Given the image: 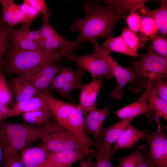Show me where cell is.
Returning a JSON list of instances; mask_svg holds the SVG:
<instances>
[{"label": "cell", "instance_id": "cell-17", "mask_svg": "<svg viewBox=\"0 0 167 167\" xmlns=\"http://www.w3.org/2000/svg\"><path fill=\"white\" fill-rule=\"evenodd\" d=\"M148 131V129L139 130L130 124L111 148V154L113 155L119 149H132L136 143Z\"/></svg>", "mask_w": 167, "mask_h": 167}, {"label": "cell", "instance_id": "cell-36", "mask_svg": "<svg viewBox=\"0 0 167 167\" xmlns=\"http://www.w3.org/2000/svg\"><path fill=\"white\" fill-rule=\"evenodd\" d=\"M112 155L110 151L97 149L95 154L96 161L94 163V167H120L119 165L117 166L113 165L111 161Z\"/></svg>", "mask_w": 167, "mask_h": 167}, {"label": "cell", "instance_id": "cell-49", "mask_svg": "<svg viewBox=\"0 0 167 167\" xmlns=\"http://www.w3.org/2000/svg\"><path fill=\"white\" fill-rule=\"evenodd\" d=\"M3 143L0 139V167H1L2 158L3 156Z\"/></svg>", "mask_w": 167, "mask_h": 167}, {"label": "cell", "instance_id": "cell-24", "mask_svg": "<svg viewBox=\"0 0 167 167\" xmlns=\"http://www.w3.org/2000/svg\"><path fill=\"white\" fill-rule=\"evenodd\" d=\"M85 73V70L82 69L74 71L70 68L63 67L56 75L51 84L52 87L59 93L64 85L78 78H83Z\"/></svg>", "mask_w": 167, "mask_h": 167}, {"label": "cell", "instance_id": "cell-10", "mask_svg": "<svg viewBox=\"0 0 167 167\" xmlns=\"http://www.w3.org/2000/svg\"><path fill=\"white\" fill-rule=\"evenodd\" d=\"M11 37L13 48L26 50L41 49V38L38 30H31L24 26L17 29L12 28Z\"/></svg>", "mask_w": 167, "mask_h": 167}, {"label": "cell", "instance_id": "cell-8", "mask_svg": "<svg viewBox=\"0 0 167 167\" xmlns=\"http://www.w3.org/2000/svg\"><path fill=\"white\" fill-rule=\"evenodd\" d=\"M42 127L28 123H14L1 120H0V139L4 144L12 140L35 135L41 134Z\"/></svg>", "mask_w": 167, "mask_h": 167}, {"label": "cell", "instance_id": "cell-22", "mask_svg": "<svg viewBox=\"0 0 167 167\" xmlns=\"http://www.w3.org/2000/svg\"><path fill=\"white\" fill-rule=\"evenodd\" d=\"M10 81L15 104L38 95L32 86L20 75Z\"/></svg>", "mask_w": 167, "mask_h": 167}, {"label": "cell", "instance_id": "cell-20", "mask_svg": "<svg viewBox=\"0 0 167 167\" xmlns=\"http://www.w3.org/2000/svg\"><path fill=\"white\" fill-rule=\"evenodd\" d=\"M48 151L42 145L25 148L20 153L24 167H43Z\"/></svg>", "mask_w": 167, "mask_h": 167}, {"label": "cell", "instance_id": "cell-30", "mask_svg": "<svg viewBox=\"0 0 167 167\" xmlns=\"http://www.w3.org/2000/svg\"><path fill=\"white\" fill-rule=\"evenodd\" d=\"M146 0H105V4L115 5L127 12L141 10L145 6Z\"/></svg>", "mask_w": 167, "mask_h": 167}, {"label": "cell", "instance_id": "cell-7", "mask_svg": "<svg viewBox=\"0 0 167 167\" xmlns=\"http://www.w3.org/2000/svg\"><path fill=\"white\" fill-rule=\"evenodd\" d=\"M154 131L146 133L141 138L148 145V155L154 167H167V137L163 132L160 122H156Z\"/></svg>", "mask_w": 167, "mask_h": 167}, {"label": "cell", "instance_id": "cell-41", "mask_svg": "<svg viewBox=\"0 0 167 167\" xmlns=\"http://www.w3.org/2000/svg\"><path fill=\"white\" fill-rule=\"evenodd\" d=\"M20 6L21 10L26 19L27 22L24 26L29 28L33 21L38 17L39 13L28 4L24 2Z\"/></svg>", "mask_w": 167, "mask_h": 167}, {"label": "cell", "instance_id": "cell-3", "mask_svg": "<svg viewBox=\"0 0 167 167\" xmlns=\"http://www.w3.org/2000/svg\"><path fill=\"white\" fill-rule=\"evenodd\" d=\"M41 139V145L49 152L78 150L88 155L93 152L68 131L49 120L42 127Z\"/></svg>", "mask_w": 167, "mask_h": 167}, {"label": "cell", "instance_id": "cell-51", "mask_svg": "<svg viewBox=\"0 0 167 167\" xmlns=\"http://www.w3.org/2000/svg\"></svg>", "mask_w": 167, "mask_h": 167}, {"label": "cell", "instance_id": "cell-40", "mask_svg": "<svg viewBox=\"0 0 167 167\" xmlns=\"http://www.w3.org/2000/svg\"><path fill=\"white\" fill-rule=\"evenodd\" d=\"M60 67V64L55 62L36 71L40 75L46 78L52 84L59 70Z\"/></svg>", "mask_w": 167, "mask_h": 167}, {"label": "cell", "instance_id": "cell-13", "mask_svg": "<svg viewBox=\"0 0 167 167\" xmlns=\"http://www.w3.org/2000/svg\"><path fill=\"white\" fill-rule=\"evenodd\" d=\"M102 83L100 79H93L80 87L79 105L82 111L88 113L97 108L96 99Z\"/></svg>", "mask_w": 167, "mask_h": 167}, {"label": "cell", "instance_id": "cell-35", "mask_svg": "<svg viewBox=\"0 0 167 167\" xmlns=\"http://www.w3.org/2000/svg\"><path fill=\"white\" fill-rule=\"evenodd\" d=\"M151 47L160 56L167 59V39L162 36L154 35L150 37Z\"/></svg>", "mask_w": 167, "mask_h": 167}, {"label": "cell", "instance_id": "cell-5", "mask_svg": "<svg viewBox=\"0 0 167 167\" xmlns=\"http://www.w3.org/2000/svg\"><path fill=\"white\" fill-rule=\"evenodd\" d=\"M93 45L94 51L98 53L108 64L113 76L116 79L117 85L111 93L113 99L120 100L122 96L124 87L128 83L132 82L140 78L131 71L122 67L103 47L97 43L96 40L90 41Z\"/></svg>", "mask_w": 167, "mask_h": 167}, {"label": "cell", "instance_id": "cell-32", "mask_svg": "<svg viewBox=\"0 0 167 167\" xmlns=\"http://www.w3.org/2000/svg\"><path fill=\"white\" fill-rule=\"evenodd\" d=\"M12 27L1 22L0 24V62H2L9 40L11 37Z\"/></svg>", "mask_w": 167, "mask_h": 167}, {"label": "cell", "instance_id": "cell-26", "mask_svg": "<svg viewBox=\"0 0 167 167\" xmlns=\"http://www.w3.org/2000/svg\"><path fill=\"white\" fill-rule=\"evenodd\" d=\"M103 48L109 53L111 51H114L132 56H142L131 49L120 36L107 39L103 43Z\"/></svg>", "mask_w": 167, "mask_h": 167}, {"label": "cell", "instance_id": "cell-46", "mask_svg": "<svg viewBox=\"0 0 167 167\" xmlns=\"http://www.w3.org/2000/svg\"><path fill=\"white\" fill-rule=\"evenodd\" d=\"M9 109L0 104V120L8 118Z\"/></svg>", "mask_w": 167, "mask_h": 167}, {"label": "cell", "instance_id": "cell-6", "mask_svg": "<svg viewBox=\"0 0 167 167\" xmlns=\"http://www.w3.org/2000/svg\"><path fill=\"white\" fill-rule=\"evenodd\" d=\"M65 58L75 62L79 68L87 71L93 79L101 80L104 77L109 79L113 77L108 64L96 52L94 51L90 54L79 56L71 51Z\"/></svg>", "mask_w": 167, "mask_h": 167}, {"label": "cell", "instance_id": "cell-25", "mask_svg": "<svg viewBox=\"0 0 167 167\" xmlns=\"http://www.w3.org/2000/svg\"><path fill=\"white\" fill-rule=\"evenodd\" d=\"M79 46L76 44L75 41H68L64 38H50L41 40L40 42L41 49L48 53L59 50L78 48Z\"/></svg>", "mask_w": 167, "mask_h": 167}, {"label": "cell", "instance_id": "cell-29", "mask_svg": "<svg viewBox=\"0 0 167 167\" xmlns=\"http://www.w3.org/2000/svg\"><path fill=\"white\" fill-rule=\"evenodd\" d=\"M19 75L32 86L38 94L44 92L51 84L46 78L40 75L37 71Z\"/></svg>", "mask_w": 167, "mask_h": 167}, {"label": "cell", "instance_id": "cell-2", "mask_svg": "<svg viewBox=\"0 0 167 167\" xmlns=\"http://www.w3.org/2000/svg\"><path fill=\"white\" fill-rule=\"evenodd\" d=\"M73 48L47 53L41 49L20 50L12 48L6 50L2 70L4 76L13 74H28L35 72L65 58Z\"/></svg>", "mask_w": 167, "mask_h": 167}, {"label": "cell", "instance_id": "cell-21", "mask_svg": "<svg viewBox=\"0 0 167 167\" xmlns=\"http://www.w3.org/2000/svg\"><path fill=\"white\" fill-rule=\"evenodd\" d=\"M148 101V94L146 92L134 103L117 110L115 113L120 119L134 118L147 112L150 110Z\"/></svg>", "mask_w": 167, "mask_h": 167}, {"label": "cell", "instance_id": "cell-28", "mask_svg": "<svg viewBox=\"0 0 167 167\" xmlns=\"http://www.w3.org/2000/svg\"><path fill=\"white\" fill-rule=\"evenodd\" d=\"M52 114L50 111L38 109L22 114L21 118L28 124L38 126H42L49 120Z\"/></svg>", "mask_w": 167, "mask_h": 167}, {"label": "cell", "instance_id": "cell-43", "mask_svg": "<svg viewBox=\"0 0 167 167\" xmlns=\"http://www.w3.org/2000/svg\"><path fill=\"white\" fill-rule=\"evenodd\" d=\"M24 2L28 4L43 16L49 15L47 6L44 0H25Z\"/></svg>", "mask_w": 167, "mask_h": 167}, {"label": "cell", "instance_id": "cell-37", "mask_svg": "<svg viewBox=\"0 0 167 167\" xmlns=\"http://www.w3.org/2000/svg\"><path fill=\"white\" fill-rule=\"evenodd\" d=\"M124 41L134 51L137 52L140 44L139 37L128 28H123L120 35Z\"/></svg>", "mask_w": 167, "mask_h": 167}, {"label": "cell", "instance_id": "cell-44", "mask_svg": "<svg viewBox=\"0 0 167 167\" xmlns=\"http://www.w3.org/2000/svg\"><path fill=\"white\" fill-rule=\"evenodd\" d=\"M4 163L6 167H24L20 154L9 155L3 154Z\"/></svg>", "mask_w": 167, "mask_h": 167}, {"label": "cell", "instance_id": "cell-34", "mask_svg": "<svg viewBox=\"0 0 167 167\" xmlns=\"http://www.w3.org/2000/svg\"><path fill=\"white\" fill-rule=\"evenodd\" d=\"M49 15L43 16V22L38 29L41 40H43L52 38H63L51 25L49 21Z\"/></svg>", "mask_w": 167, "mask_h": 167}, {"label": "cell", "instance_id": "cell-1", "mask_svg": "<svg viewBox=\"0 0 167 167\" xmlns=\"http://www.w3.org/2000/svg\"><path fill=\"white\" fill-rule=\"evenodd\" d=\"M83 9L87 15L77 19L70 26L72 32L78 31L75 41L80 45L88 40L112 37V31L115 23L127 15L125 11L115 5L101 4L98 1H86Z\"/></svg>", "mask_w": 167, "mask_h": 167}, {"label": "cell", "instance_id": "cell-50", "mask_svg": "<svg viewBox=\"0 0 167 167\" xmlns=\"http://www.w3.org/2000/svg\"><path fill=\"white\" fill-rule=\"evenodd\" d=\"M2 167H6L4 163V164H3V165Z\"/></svg>", "mask_w": 167, "mask_h": 167}, {"label": "cell", "instance_id": "cell-12", "mask_svg": "<svg viewBox=\"0 0 167 167\" xmlns=\"http://www.w3.org/2000/svg\"><path fill=\"white\" fill-rule=\"evenodd\" d=\"M87 155L85 152L78 150L48 151L43 167H71Z\"/></svg>", "mask_w": 167, "mask_h": 167}, {"label": "cell", "instance_id": "cell-45", "mask_svg": "<svg viewBox=\"0 0 167 167\" xmlns=\"http://www.w3.org/2000/svg\"><path fill=\"white\" fill-rule=\"evenodd\" d=\"M142 149L143 157L139 167H154L148 156V148L145 145H142Z\"/></svg>", "mask_w": 167, "mask_h": 167}, {"label": "cell", "instance_id": "cell-39", "mask_svg": "<svg viewBox=\"0 0 167 167\" xmlns=\"http://www.w3.org/2000/svg\"><path fill=\"white\" fill-rule=\"evenodd\" d=\"M128 28L136 33L140 31L141 24V16L136 11H130V13L124 18Z\"/></svg>", "mask_w": 167, "mask_h": 167}, {"label": "cell", "instance_id": "cell-4", "mask_svg": "<svg viewBox=\"0 0 167 167\" xmlns=\"http://www.w3.org/2000/svg\"><path fill=\"white\" fill-rule=\"evenodd\" d=\"M147 50L145 55L126 69L140 79L148 78V82L166 78L167 59L156 54L151 45Z\"/></svg>", "mask_w": 167, "mask_h": 167}, {"label": "cell", "instance_id": "cell-18", "mask_svg": "<svg viewBox=\"0 0 167 167\" xmlns=\"http://www.w3.org/2000/svg\"><path fill=\"white\" fill-rule=\"evenodd\" d=\"M2 7L1 22L12 27L19 24H26L27 20L20 6L12 0H0Z\"/></svg>", "mask_w": 167, "mask_h": 167}, {"label": "cell", "instance_id": "cell-9", "mask_svg": "<svg viewBox=\"0 0 167 167\" xmlns=\"http://www.w3.org/2000/svg\"><path fill=\"white\" fill-rule=\"evenodd\" d=\"M110 113L108 105L101 109L97 108L88 113L84 117V121L86 131L88 135L92 136L96 148L102 143L101 131L103 122Z\"/></svg>", "mask_w": 167, "mask_h": 167}, {"label": "cell", "instance_id": "cell-14", "mask_svg": "<svg viewBox=\"0 0 167 167\" xmlns=\"http://www.w3.org/2000/svg\"><path fill=\"white\" fill-rule=\"evenodd\" d=\"M134 118H131L122 119L108 127L102 128L101 135L102 143L100 146L96 148L97 149L111 151L112 145L117 141Z\"/></svg>", "mask_w": 167, "mask_h": 167}, {"label": "cell", "instance_id": "cell-47", "mask_svg": "<svg viewBox=\"0 0 167 167\" xmlns=\"http://www.w3.org/2000/svg\"><path fill=\"white\" fill-rule=\"evenodd\" d=\"M80 167H94V163L89 160L80 161Z\"/></svg>", "mask_w": 167, "mask_h": 167}, {"label": "cell", "instance_id": "cell-38", "mask_svg": "<svg viewBox=\"0 0 167 167\" xmlns=\"http://www.w3.org/2000/svg\"><path fill=\"white\" fill-rule=\"evenodd\" d=\"M140 31L146 36L150 37L156 35L158 32L154 20L149 17L145 15L141 16Z\"/></svg>", "mask_w": 167, "mask_h": 167}, {"label": "cell", "instance_id": "cell-27", "mask_svg": "<svg viewBox=\"0 0 167 167\" xmlns=\"http://www.w3.org/2000/svg\"><path fill=\"white\" fill-rule=\"evenodd\" d=\"M41 134L35 135L21 139L12 140L3 145V154L14 155L26 148L34 141L41 139Z\"/></svg>", "mask_w": 167, "mask_h": 167}, {"label": "cell", "instance_id": "cell-52", "mask_svg": "<svg viewBox=\"0 0 167 167\" xmlns=\"http://www.w3.org/2000/svg\"></svg>", "mask_w": 167, "mask_h": 167}, {"label": "cell", "instance_id": "cell-31", "mask_svg": "<svg viewBox=\"0 0 167 167\" xmlns=\"http://www.w3.org/2000/svg\"><path fill=\"white\" fill-rule=\"evenodd\" d=\"M143 157L142 145L132 154L118 158L120 167H139Z\"/></svg>", "mask_w": 167, "mask_h": 167}, {"label": "cell", "instance_id": "cell-16", "mask_svg": "<svg viewBox=\"0 0 167 167\" xmlns=\"http://www.w3.org/2000/svg\"><path fill=\"white\" fill-rule=\"evenodd\" d=\"M148 94V100L150 110L145 113V116L150 122L153 121L156 122L163 118L167 121V101L156 95L149 88L145 86Z\"/></svg>", "mask_w": 167, "mask_h": 167}, {"label": "cell", "instance_id": "cell-11", "mask_svg": "<svg viewBox=\"0 0 167 167\" xmlns=\"http://www.w3.org/2000/svg\"><path fill=\"white\" fill-rule=\"evenodd\" d=\"M82 111L79 105L75 106L67 118L64 129L83 144L89 147L91 145H94L95 143L86 131Z\"/></svg>", "mask_w": 167, "mask_h": 167}, {"label": "cell", "instance_id": "cell-19", "mask_svg": "<svg viewBox=\"0 0 167 167\" xmlns=\"http://www.w3.org/2000/svg\"><path fill=\"white\" fill-rule=\"evenodd\" d=\"M38 109L51 112L47 102L40 93L32 98L15 104L14 106L9 109L8 117L16 116Z\"/></svg>", "mask_w": 167, "mask_h": 167}, {"label": "cell", "instance_id": "cell-48", "mask_svg": "<svg viewBox=\"0 0 167 167\" xmlns=\"http://www.w3.org/2000/svg\"><path fill=\"white\" fill-rule=\"evenodd\" d=\"M2 62H0V87L2 86L5 81H6L5 77L3 74L2 70Z\"/></svg>", "mask_w": 167, "mask_h": 167}, {"label": "cell", "instance_id": "cell-23", "mask_svg": "<svg viewBox=\"0 0 167 167\" xmlns=\"http://www.w3.org/2000/svg\"><path fill=\"white\" fill-rule=\"evenodd\" d=\"M160 7L152 10L145 6L140 11L141 13L153 19L156 25L158 32L162 36L167 35V1L161 0Z\"/></svg>", "mask_w": 167, "mask_h": 167}, {"label": "cell", "instance_id": "cell-33", "mask_svg": "<svg viewBox=\"0 0 167 167\" xmlns=\"http://www.w3.org/2000/svg\"><path fill=\"white\" fill-rule=\"evenodd\" d=\"M145 87L149 88L153 92L163 100L167 101L166 79H159L147 81Z\"/></svg>", "mask_w": 167, "mask_h": 167}, {"label": "cell", "instance_id": "cell-42", "mask_svg": "<svg viewBox=\"0 0 167 167\" xmlns=\"http://www.w3.org/2000/svg\"><path fill=\"white\" fill-rule=\"evenodd\" d=\"M12 92L6 81L0 88V104L6 107L11 101Z\"/></svg>", "mask_w": 167, "mask_h": 167}, {"label": "cell", "instance_id": "cell-15", "mask_svg": "<svg viewBox=\"0 0 167 167\" xmlns=\"http://www.w3.org/2000/svg\"><path fill=\"white\" fill-rule=\"evenodd\" d=\"M40 94L47 102L58 124L64 128L67 118L75 105L52 97L44 92Z\"/></svg>", "mask_w": 167, "mask_h": 167}]
</instances>
